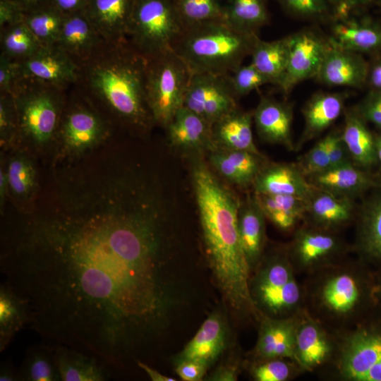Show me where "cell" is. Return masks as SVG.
<instances>
[{
	"label": "cell",
	"mask_w": 381,
	"mask_h": 381,
	"mask_svg": "<svg viewBox=\"0 0 381 381\" xmlns=\"http://www.w3.org/2000/svg\"><path fill=\"white\" fill-rule=\"evenodd\" d=\"M18 371L20 381L61 380L54 362L53 345L41 344L31 347Z\"/></svg>",
	"instance_id": "cell-33"
},
{
	"label": "cell",
	"mask_w": 381,
	"mask_h": 381,
	"mask_svg": "<svg viewBox=\"0 0 381 381\" xmlns=\"http://www.w3.org/2000/svg\"><path fill=\"white\" fill-rule=\"evenodd\" d=\"M191 73L171 48L147 58L145 90L155 123L165 128L183 107Z\"/></svg>",
	"instance_id": "cell-6"
},
{
	"label": "cell",
	"mask_w": 381,
	"mask_h": 381,
	"mask_svg": "<svg viewBox=\"0 0 381 381\" xmlns=\"http://www.w3.org/2000/svg\"><path fill=\"white\" fill-rule=\"evenodd\" d=\"M250 56L251 64L268 80L269 84L280 88L288 64V36L272 41H264L258 37Z\"/></svg>",
	"instance_id": "cell-27"
},
{
	"label": "cell",
	"mask_w": 381,
	"mask_h": 381,
	"mask_svg": "<svg viewBox=\"0 0 381 381\" xmlns=\"http://www.w3.org/2000/svg\"><path fill=\"white\" fill-rule=\"evenodd\" d=\"M65 192L62 209L13 223L1 272L25 303L29 327L109 367L135 364L172 308L166 218L149 185L102 173Z\"/></svg>",
	"instance_id": "cell-1"
},
{
	"label": "cell",
	"mask_w": 381,
	"mask_h": 381,
	"mask_svg": "<svg viewBox=\"0 0 381 381\" xmlns=\"http://www.w3.org/2000/svg\"><path fill=\"white\" fill-rule=\"evenodd\" d=\"M20 77L18 61L1 53L0 92L11 94Z\"/></svg>",
	"instance_id": "cell-51"
},
{
	"label": "cell",
	"mask_w": 381,
	"mask_h": 381,
	"mask_svg": "<svg viewBox=\"0 0 381 381\" xmlns=\"http://www.w3.org/2000/svg\"><path fill=\"white\" fill-rule=\"evenodd\" d=\"M368 71V63L361 54L341 48L330 40L315 78L328 86L361 88L366 85Z\"/></svg>",
	"instance_id": "cell-14"
},
{
	"label": "cell",
	"mask_w": 381,
	"mask_h": 381,
	"mask_svg": "<svg viewBox=\"0 0 381 381\" xmlns=\"http://www.w3.org/2000/svg\"><path fill=\"white\" fill-rule=\"evenodd\" d=\"M296 337L291 326L282 322L266 321L262 327L257 351L266 358L291 357L294 355Z\"/></svg>",
	"instance_id": "cell-31"
},
{
	"label": "cell",
	"mask_w": 381,
	"mask_h": 381,
	"mask_svg": "<svg viewBox=\"0 0 381 381\" xmlns=\"http://www.w3.org/2000/svg\"><path fill=\"white\" fill-rule=\"evenodd\" d=\"M183 28L225 20L223 0H171Z\"/></svg>",
	"instance_id": "cell-37"
},
{
	"label": "cell",
	"mask_w": 381,
	"mask_h": 381,
	"mask_svg": "<svg viewBox=\"0 0 381 381\" xmlns=\"http://www.w3.org/2000/svg\"><path fill=\"white\" fill-rule=\"evenodd\" d=\"M350 6L359 8L372 4L374 0H342Z\"/></svg>",
	"instance_id": "cell-61"
},
{
	"label": "cell",
	"mask_w": 381,
	"mask_h": 381,
	"mask_svg": "<svg viewBox=\"0 0 381 381\" xmlns=\"http://www.w3.org/2000/svg\"><path fill=\"white\" fill-rule=\"evenodd\" d=\"M347 376L358 381H381V335L364 332L356 336L344 363Z\"/></svg>",
	"instance_id": "cell-20"
},
{
	"label": "cell",
	"mask_w": 381,
	"mask_h": 381,
	"mask_svg": "<svg viewBox=\"0 0 381 381\" xmlns=\"http://www.w3.org/2000/svg\"><path fill=\"white\" fill-rule=\"evenodd\" d=\"M237 377L236 370L235 367L231 366V365H226L219 367L216 371L210 377V380H219V381H234Z\"/></svg>",
	"instance_id": "cell-56"
},
{
	"label": "cell",
	"mask_w": 381,
	"mask_h": 381,
	"mask_svg": "<svg viewBox=\"0 0 381 381\" xmlns=\"http://www.w3.org/2000/svg\"><path fill=\"white\" fill-rule=\"evenodd\" d=\"M54 346V358L62 381H104L109 367L97 357L64 345Z\"/></svg>",
	"instance_id": "cell-22"
},
{
	"label": "cell",
	"mask_w": 381,
	"mask_h": 381,
	"mask_svg": "<svg viewBox=\"0 0 381 381\" xmlns=\"http://www.w3.org/2000/svg\"><path fill=\"white\" fill-rule=\"evenodd\" d=\"M231 74L191 73L183 107L210 126L238 107Z\"/></svg>",
	"instance_id": "cell-8"
},
{
	"label": "cell",
	"mask_w": 381,
	"mask_h": 381,
	"mask_svg": "<svg viewBox=\"0 0 381 381\" xmlns=\"http://www.w3.org/2000/svg\"><path fill=\"white\" fill-rule=\"evenodd\" d=\"M0 140L7 147L18 143L17 114L10 93L0 94Z\"/></svg>",
	"instance_id": "cell-43"
},
{
	"label": "cell",
	"mask_w": 381,
	"mask_h": 381,
	"mask_svg": "<svg viewBox=\"0 0 381 381\" xmlns=\"http://www.w3.org/2000/svg\"><path fill=\"white\" fill-rule=\"evenodd\" d=\"M366 85L371 90L381 91V52L374 54L373 59L368 64Z\"/></svg>",
	"instance_id": "cell-54"
},
{
	"label": "cell",
	"mask_w": 381,
	"mask_h": 381,
	"mask_svg": "<svg viewBox=\"0 0 381 381\" xmlns=\"http://www.w3.org/2000/svg\"><path fill=\"white\" fill-rule=\"evenodd\" d=\"M1 381H18L20 380L19 371L16 370L9 361L4 362L0 368Z\"/></svg>",
	"instance_id": "cell-59"
},
{
	"label": "cell",
	"mask_w": 381,
	"mask_h": 381,
	"mask_svg": "<svg viewBox=\"0 0 381 381\" xmlns=\"http://www.w3.org/2000/svg\"><path fill=\"white\" fill-rule=\"evenodd\" d=\"M65 14L53 4L25 13L23 20L44 47L54 46L59 37Z\"/></svg>",
	"instance_id": "cell-36"
},
{
	"label": "cell",
	"mask_w": 381,
	"mask_h": 381,
	"mask_svg": "<svg viewBox=\"0 0 381 381\" xmlns=\"http://www.w3.org/2000/svg\"><path fill=\"white\" fill-rule=\"evenodd\" d=\"M355 8L334 0L329 40L336 45L360 54L381 52V25L368 18L353 16Z\"/></svg>",
	"instance_id": "cell-11"
},
{
	"label": "cell",
	"mask_w": 381,
	"mask_h": 381,
	"mask_svg": "<svg viewBox=\"0 0 381 381\" xmlns=\"http://www.w3.org/2000/svg\"><path fill=\"white\" fill-rule=\"evenodd\" d=\"M344 121L341 136L350 157L358 167L370 168L377 161L375 138L356 110H346Z\"/></svg>",
	"instance_id": "cell-26"
},
{
	"label": "cell",
	"mask_w": 381,
	"mask_h": 381,
	"mask_svg": "<svg viewBox=\"0 0 381 381\" xmlns=\"http://www.w3.org/2000/svg\"><path fill=\"white\" fill-rule=\"evenodd\" d=\"M181 29L171 0H134L128 40L146 58L171 48Z\"/></svg>",
	"instance_id": "cell-7"
},
{
	"label": "cell",
	"mask_w": 381,
	"mask_h": 381,
	"mask_svg": "<svg viewBox=\"0 0 381 381\" xmlns=\"http://www.w3.org/2000/svg\"><path fill=\"white\" fill-rule=\"evenodd\" d=\"M253 118L262 140L282 145L290 150L294 149L291 136V105L263 97L253 112Z\"/></svg>",
	"instance_id": "cell-17"
},
{
	"label": "cell",
	"mask_w": 381,
	"mask_h": 381,
	"mask_svg": "<svg viewBox=\"0 0 381 381\" xmlns=\"http://www.w3.org/2000/svg\"><path fill=\"white\" fill-rule=\"evenodd\" d=\"M296 346L300 361L308 367L321 363L329 351L322 334L310 324L302 327L296 334Z\"/></svg>",
	"instance_id": "cell-39"
},
{
	"label": "cell",
	"mask_w": 381,
	"mask_h": 381,
	"mask_svg": "<svg viewBox=\"0 0 381 381\" xmlns=\"http://www.w3.org/2000/svg\"><path fill=\"white\" fill-rule=\"evenodd\" d=\"M87 0H52V4L64 14L83 11Z\"/></svg>",
	"instance_id": "cell-55"
},
{
	"label": "cell",
	"mask_w": 381,
	"mask_h": 381,
	"mask_svg": "<svg viewBox=\"0 0 381 381\" xmlns=\"http://www.w3.org/2000/svg\"><path fill=\"white\" fill-rule=\"evenodd\" d=\"M17 61L20 77L34 78L64 89L79 80L78 64L56 46H44L32 56Z\"/></svg>",
	"instance_id": "cell-12"
},
{
	"label": "cell",
	"mask_w": 381,
	"mask_h": 381,
	"mask_svg": "<svg viewBox=\"0 0 381 381\" xmlns=\"http://www.w3.org/2000/svg\"><path fill=\"white\" fill-rule=\"evenodd\" d=\"M258 37L224 20H215L183 28L171 47L191 73L232 74L251 54Z\"/></svg>",
	"instance_id": "cell-4"
},
{
	"label": "cell",
	"mask_w": 381,
	"mask_h": 381,
	"mask_svg": "<svg viewBox=\"0 0 381 381\" xmlns=\"http://www.w3.org/2000/svg\"><path fill=\"white\" fill-rule=\"evenodd\" d=\"M24 13H30L52 4V0H13Z\"/></svg>",
	"instance_id": "cell-57"
},
{
	"label": "cell",
	"mask_w": 381,
	"mask_h": 381,
	"mask_svg": "<svg viewBox=\"0 0 381 381\" xmlns=\"http://www.w3.org/2000/svg\"><path fill=\"white\" fill-rule=\"evenodd\" d=\"M109 133L108 124L87 101L74 102L65 105L56 142L65 153L80 155L99 145Z\"/></svg>",
	"instance_id": "cell-9"
},
{
	"label": "cell",
	"mask_w": 381,
	"mask_h": 381,
	"mask_svg": "<svg viewBox=\"0 0 381 381\" xmlns=\"http://www.w3.org/2000/svg\"><path fill=\"white\" fill-rule=\"evenodd\" d=\"M325 138L330 168L351 163L350 155L342 139L341 133L333 131Z\"/></svg>",
	"instance_id": "cell-48"
},
{
	"label": "cell",
	"mask_w": 381,
	"mask_h": 381,
	"mask_svg": "<svg viewBox=\"0 0 381 381\" xmlns=\"http://www.w3.org/2000/svg\"><path fill=\"white\" fill-rule=\"evenodd\" d=\"M265 214L254 195L241 202L238 211V233L249 265L260 257L265 239Z\"/></svg>",
	"instance_id": "cell-28"
},
{
	"label": "cell",
	"mask_w": 381,
	"mask_h": 381,
	"mask_svg": "<svg viewBox=\"0 0 381 381\" xmlns=\"http://www.w3.org/2000/svg\"><path fill=\"white\" fill-rule=\"evenodd\" d=\"M353 210L351 198L339 196L315 187L306 198V213L315 222L325 226L346 222L351 217Z\"/></svg>",
	"instance_id": "cell-29"
},
{
	"label": "cell",
	"mask_w": 381,
	"mask_h": 381,
	"mask_svg": "<svg viewBox=\"0 0 381 381\" xmlns=\"http://www.w3.org/2000/svg\"><path fill=\"white\" fill-rule=\"evenodd\" d=\"M226 344V329L222 316L210 315L178 356L177 361L193 360L208 367L222 354Z\"/></svg>",
	"instance_id": "cell-23"
},
{
	"label": "cell",
	"mask_w": 381,
	"mask_h": 381,
	"mask_svg": "<svg viewBox=\"0 0 381 381\" xmlns=\"http://www.w3.org/2000/svg\"><path fill=\"white\" fill-rule=\"evenodd\" d=\"M164 128L169 145L189 157L204 155L216 148L212 126L185 107L176 113Z\"/></svg>",
	"instance_id": "cell-13"
},
{
	"label": "cell",
	"mask_w": 381,
	"mask_h": 381,
	"mask_svg": "<svg viewBox=\"0 0 381 381\" xmlns=\"http://www.w3.org/2000/svg\"><path fill=\"white\" fill-rule=\"evenodd\" d=\"M375 146H376V153L377 161L381 164V135L375 138Z\"/></svg>",
	"instance_id": "cell-62"
},
{
	"label": "cell",
	"mask_w": 381,
	"mask_h": 381,
	"mask_svg": "<svg viewBox=\"0 0 381 381\" xmlns=\"http://www.w3.org/2000/svg\"><path fill=\"white\" fill-rule=\"evenodd\" d=\"M137 366L143 370L152 381H176V380L161 373L157 370L152 368L146 363L139 361Z\"/></svg>",
	"instance_id": "cell-58"
},
{
	"label": "cell",
	"mask_w": 381,
	"mask_h": 381,
	"mask_svg": "<svg viewBox=\"0 0 381 381\" xmlns=\"http://www.w3.org/2000/svg\"><path fill=\"white\" fill-rule=\"evenodd\" d=\"M83 87L124 126L145 134L155 123L145 90L147 58L127 40L104 42L78 64Z\"/></svg>",
	"instance_id": "cell-3"
},
{
	"label": "cell",
	"mask_w": 381,
	"mask_h": 381,
	"mask_svg": "<svg viewBox=\"0 0 381 381\" xmlns=\"http://www.w3.org/2000/svg\"><path fill=\"white\" fill-rule=\"evenodd\" d=\"M28 322L25 301L4 282L0 286V351Z\"/></svg>",
	"instance_id": "cell-30"
},
{
	"label": "cell",
	"mask_w": 381,
	"mask_h": 381,
	"mask_svg": "<svg viewBox=\"0 0 381 381\" xmlns=\"http://www.w3.org/2000/svg\"><path fill=\"white\" fill-rule=\"evenodd\" d=\"M134 0H87L83 10L104 41L128 39Z\"/></svg>",
	"instance_id": "cell-15"
},
{
	"label": "cell",
	"mask_w": 381,
	"mask_h": 381,
	"mask_svg": "<svg viewBox=\"0 0 381 381\" xmlns=\"http://www.w3.org/2000/svg\"><path fill=\"white\" fill-rule=\"evenodd\" d=\"M289 37V59L280 90L288 95L299 83L315 78L330 46L329 37L315 28L301 30Z\"/></svg>",
	"instance_id": "cell-10"
},
{
	"label": "cell",
	"mask_w": 381,
	"mask_h": 381,
	"mask_svg": "<svg viewBox=\"0 0 381 381\" xmlns=\"http://www.w3.org/2000/svg\"><path fill=\"white\" fill-rule=\"evenodd\" d=\"M298 168L306 177L330 168L325 138L318 141L300 160Z\"/></svg>",
	"instance_id": "cell-46"
},
{
	"label": "cell",
	"mask_w": 381,
	"mask_h": 381,
	"mask_svg": "<svg viewBox=\"0 0 381 381\" xmlns=\"http://www.w3.org/2000/svg\"><path fill=\"white\" fill-rule=\"evenodd\" d=\"M306 179L318 189L349 198L371 188H381L380 182L373 179L351 162L329 168Z\"/></svg>",
	"instance_id": "cell-21"
},
{
	"label": "cell",
	"mask_w": 381,
	"mask_h": 381,
	"mask_svg": "<svg viewBox=\"0 0 381 381\" xmlns=\"http://www.w3.org/2000/svg\"><path fill=\"white\" fill-rule=\"evenodd\" d=\"M289 375V368L284 362L274 360L255 368L254 377L258 381H283Z\"/></svg>",
	"instance_id": "cell-50"
},
{
	"label": "cell",
	"mask_w": 381,
	"mask_h": 381,
	"mask_svg": "<svg viewBox=\"0 0 381 381\" xmlns=\"http://www.w3.org/2000/svg\"><path fill=\"white\" fill-rule=\"evenodd\" d=\"M291 279L288 267L282 262H274L262 272L258 283V290L284 285Z\"/></svg>",
	"instance_id": "cell-47"
},
{
	"label": "cell",
	"mask_w": 381,
	"mask_h": 381,
	"mask_svg": "<svg viewBox=\"0 0 381 381\" xmlns=\"http://www.w3.org/2000/svg\"><path fill=\"white\" fill-rule=\"evenodd\" d=\"M24 12L13 0L0 1V28L23 20Z\"/></svg>",
	"instance_id": "cell-53"
},
{
	"label": "cell",
	"mask_w": 381,
	"mask_h": 381,
	"mask_svg": "<svg viewBox=\"0 0 381 381\" xmlns=\"http://www.w3.org/2000/svg\"><path fill=\"white\" fill-rule=\"evenodd\" d=\"M291 16L304 20L329 23L334 11V0H277Z\"/></svg>",
	"instance_id": "cell-41"
},
{
	"label": "cell",
	"mask_w": 381,
	"mask_h": 381,
	"mask_svg": "<svg viewBox=\"0 0 381 381\" xmlns=\"http://www.w3.org/2000/svg\"><path fill=\"white\" fill-rule=\"evenodd\" d=\"M231 76L234 90L238 98L269 83L251 63L246 66L241 65Z\"/></svg>",
	"instance_id": "cell-45"
},
{
	"label": "cell",
	"mask_w": 381,
	"mask_h": 381,
	"mask_svg": "<svg viewBox=\"0 0 381 381\" xmlns=\"http://www.w3.org/2000/svg\"><path fill=\"white\" fill-rule=\"evenodd\" d=\"M358 294L355 281L347 274L339 275L330 280L323 291L327 305L338 312L351 310L356 303Z\"/></svg>",
	"instance_id": "cell-40"
},
{
	"label": "cell",
	"mask_w": 381,
	"mask_h": 381,
	"mask_svg": "<svg viewBox=\"0 0 381 381\" xmlns=\"http://www.w3.org/2000/svg\"><path fill=\"white\" fill-rule=\"evenodd\" d=\"M224 10L227 23L248 32L257 33L269 19L263 0H225Z\"/></svg>",
	"instance_id": "cell-32"
},
{
	"label": "cell",
	"mask_w": 381,
	"mask_h": 381,
	"mask_svg": "<svg viewBox=\"0 0 381 381\" xmlns=\"http://www.w3.org/2000/svg\"><path fill=\"white\" fill-rule=\"evenodd\" d=\"M253 187L256 193L292 195L305 199L315 188L297 165L267 162L262 167Z\"/></svg>",
	"instance_id": "cell-19"
},
{
	"label": "cell",
	"mask_w": 381,
	"mask_h": 381,
	"mask_svg": "<svg viewBox=\"0 0 381 381\" xmlns=\"http://www.w3.org/2000/svg\"><path fill=\"white\" fill-rule=\"evenodd\" d=\"M381 1V0H380Z\"/></svg>",
	"instance_id": "cell-63"
},
{
	"label": "cell",
	"mask_w": 381,
	"mask_h": 381,
	"mask_svg": "<svg viewBox=\"0 0 381 381\" xmlns=\"http://www.w3.org/2000/svg\"><path fill=\"white\" fill-rule=\"evenodd\" d=\"M1 53L16 61L23 60L44 47L24 20L1 28Z\"/></svg>",
	"instance_id": "cell-34"
},
{
	"label": "cell",
	"mask_w": 381,
	"mask_h": 381,
	"mask_svg": "<svg viewBox=\"0 0 381 381\" xmlns=\"http://www.w3.org/2000/svg\"><path fill=\"white\" fill-rule=\"evenodd\" d=\"M346 98V92H323L310 98L302 110L305 126L296 149L319 135L339 117Z\"/></svg>",
	"instance_id": "cell-24"
},
{
	"label": "cell",
	"mask_w": 381,
	"mask_h": 381,
	"mask_svg": "<svg viewBox=\"0 0 381 381\" xmlns=\"http://www.w3.org/2000/svg\"><path fill=\"white\" fill-rule=\"evenodd\" d=\"M252 120L253 112L238 107L214 123L212 134L216 148L261 155L253 142Z\"/></svg>",
	"instance_id": "cell-25"
},
{
	"label": "cell",
	"mask_w": 381,
	"mask_h": 381,
	"mask_svg": "<svg viewBox=\"0 0 381 381\" xmlns=\"http://www.w3.org/2000/svg\"><path fill=\"white\" fill-rule=\"evenodd\" d=\"M190 157L191 182L209 267L230 308L237 311L251 309L250 265L238 233L241 201L203 155Z\"/></svg>",
	"instance_id": "cell-2"
},
{
	"label": "cell",
	"mask_w": 381,
	"mask_h": 381,
	"mask_svg": "<svg viewBox=\"0 0 381 381\" xmlns=\"http://www.w3.org/2000/svg\"><path fill=\"white\" fill-rule=\"evenodd\" d=\"M356 111L365 121H370L381 128V91L370 90Z\"/></svg>",
	"instance_id": "cell-49"
},
{
	"label": "cell",
	"mask_w": 381,
	"mask_h": 381,
	"mask_svg": "<svg viewBox=\"0 0 381 381\" xmlns=\"http://www.w3.org/2000/svg\"><path fill=\"white\" fill-rule=\"evenodd\" d=\"M361 209L362 246L368 254L381 258V192L365 201Z\"/></svg>",
	"instance_id": "cell-35"
},
{
	"label": "cell",
	"mask_w": 381,
	"mask_h": 381,
	"mask_svg": "<svg viewBox=\"0 0 381 381\" xmlns=\"http://www.w3.org/2000/svg\"><path fill=\"white\" fill-rule=\"evenodd\" d=\"M65 89L20 77L11 95L18 119V143L42 150L56 142L66 105Z\"/></svg>",
	"instance_id": "cell-5"
},
{
	"label": "cell",
	"mask_w": 381,
	"mask_h": 381,
	"mask_svg": "<svg viewBox=\"0 0 381 381\" xmlns=\"http://www.w3.org/2000/svg\"><path fill=\"white\" fill-rule=\"evenodd\" d=\"M207 365L193 360L177 361L176 371L178 375L185 381H199L204 377Z\"/></svg>",
	"instance_id": "cell-52"
},
{
	"label": "cell",
	"mask_w": 381,
	"mask_h": 381,
	"mask_svg": "<svg viewBox=\"0 0 381 381\" xmlns=\"http://www.w3.org/2000/svg\"><path fill=\"white\" fill-rule=\"evenodd\" d=\"M335 246V240L329 235L306 232L297 240L296 251L304 262H310L332 251Z\"/></svg>",
	"instance_id": "cell-42"
},
{
	"label": "cell",
	"mask_w": 381,
	"mask_h": 381,
	"mask_svg": "<svg viewBox=\"0 0 381 381\" xmlns=\"http://www.w3.org/2000/svg\"><path fill=\"white\" fill-rule=\"evenodd\" d=\"M258 291L262 303L274 311L293 306L300 296L298 287L293 279L283 286L262 289Z\"/></svg>",
	"instance_id": "cell-44"
},
{
	"label": "cell",
	"mask_w": 381,
	"mask_h": 381,
	"mask_svg": "<svg viewBox=\"0 0 381 381\" xmlns=\"http://www.w3.org/2000/svg\"><path fill=\"white\" fill-rule=\"evenodd\" d=\"M6 170L8 191L18 200H26L36 188L37 174L31 159L17 154L11 158Z\"/></svg>",
	"instance_id": "cell-38"
},
{
	"label": "cell",
	"mask_w": 381,
	"mask_h": 381,
	"mask_svg": "<svg viewBox=\"0 0 381 381\" xmlns=\"http://www.w3.org/2000/svg\"><path fill=\"white\" fill-rule=\"evenodd\" d=\"M8 181L6 170L1 168L0 170V200L1 204L4 202L6 194L8 192Z\"/></svg>",
	"instance_id": "cell-60"
},
{
	"label": "cell",
	"mask_w": 381,
	"mask_h": 381,
	"mask_svg": "<svg viewBox=\"0 0 381 381\" xmlns=\"http://www.w3.org/2000/svg\"><path fill=\"white\" fill-rule=\"evenodd\" d=\"M207 154L208 163L217 175L243 188L253 186L266 163L262 155L245 150L215 148Z\"/></svg>",
	"instance_id": "cell-16"
},
{
	"label": "cell",
	"mask_w": 381,
	"mask_h": 381,
	"mask_svg": "<svg viewBox=\"0 0 381 381\" xmlns=\"http://www.w3.org/2000/svg\"><path fill=\"white\" fill-rule=\"evenodd\" d=\"M104 39L84 11L65 14L58 40L54 46L68 54L77 64L88 59Z\"/></svg>",
	"instance_id": "cell-18"
}]
</instances>
